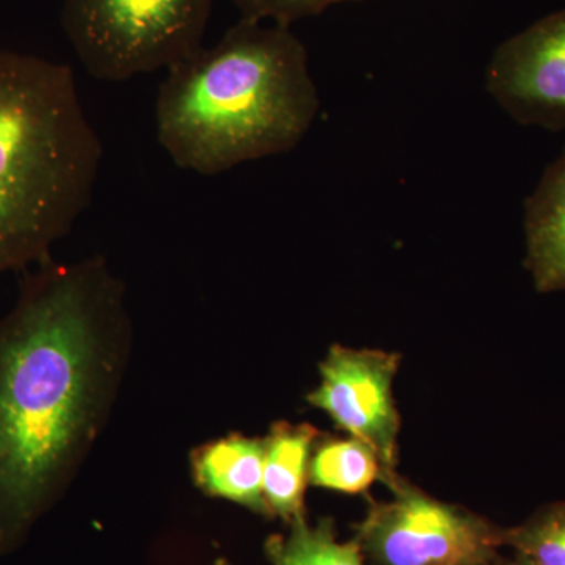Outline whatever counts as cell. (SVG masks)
Listing matches in <instances>:
<instances>
[{
	"mask_svg": "<svg viewBox=\"0 0 565 565\" xmlns=\"http://www.w3.org/2000/svg\"><path fill=\"white\" fill-rule=\"evenodd\" d=\"M126 323L102 259L44 266L0 319V546L61 489L98 415L104 351Z\"/></svg>",
	"mask_w": 565,
	"mask_h": 565,
	"instance_id": "1",
	"label": "cell"
},
{
	"mask_svg": "<svg viewBox=\"0 0 565 565\" xmlns=\"http://www.w3.org/2000/svg\"><path fill=\"white\" fill-rule=\"evenodd\" d=\"M308 52L288 25L244 20L167 70L156 132L185 172L217 177L294 150L318 117Z\"/></svg>",
	"mask_w": 565,
	"mask_h": 565,
	"instance_id": "2",
	"label": "cell"
},
{
	"mask_svg": "<svg viewBox=\"0 0 565 565\" xmlns=\"http://www.w3.org/2000/svg\"><path fill=\"white\" fill-rule=\"evenodd\" d=\"M104 147L73 70L0 52V274L44 262L88 210Z\"/></svg>",
	"mask_w": 565,
	"mask_h": 565,
	"instance_id": "3",
	"label": "cell"
},
{
	"mask_svg": "<svg viewBox=\"0 0 565 565\" xmlns=\"http://www.w3.org/2000/svg\"><path fill=\"white\" fill-rule=\"evenodd\" d=\"M214 0H63L62 25L95 79L169 70L200 47Z\"/></svg>",
	"mask_w": 565,
	"mask_h": 565,
	"instance_id": "4",
	"label": "cell"
},
{
	"mask_svg": "<svg viewBox=\"0 0 565 565\" xmlns=\"http://www.w3.org/2000/svg\"><path fill=\"white\" fill-rule=\"evenodd\" d=\"M392 497L374 501L355 527L371 565H481L500 559L504 527L405 481L385 479Z\"/></svg>",
	"mask_w": 565,
	"mask_h": 565,
	"instance_id": "5",
	"label": "cell"
},
{
	"mask_svg": "<svg viewBox=\"0 0 565 565\" xmlns=\"http://www.w3.org/2000/svg\"><path fill=\"white\" fill-rule=\"evenodd\" d=\"M401 359L381 349L333 344L319 364L321 381L307 397L349 437L373 449L382 482L397 473L401 416L393 390Z\"/></svg>",
	"mask_w": 565,
	"mask_h": 565,
	"instance_id": "6",
	"label": "cell"
},
{
	"mask_svg": "<svg viewBox=\"0 0 565 565\" xmlns=\"http://www.w3.org/2000/svg\"><path fill=\"white\" fill-rule=\"evenodd\" d=\"M486 84L520 125L565 131V9L500 44Z\"/></svg>",
	"mask_w": 565,
	"mask_h": 565,
	"instance_id": "7",
	"label": "cell"
},
{
	"mask_svg": "<svg viewBox=\"0 0 565 565\" xmlns=\"http://www.w3.org/2000/svg\"><path fill=\"white\" fill-rule=\"evenodd\" d=\"M525 266L535 291L565 289V148L525 203Z\"/></svg>",
	"mask_w": 565,
	"mask_h": 565,
	"instance_id": "8",
	"label": "cell"
},
{
	"mask_svg": "<svg viewBox=\"0 0 565 565\" xmlns=\"http://www.w3.org/2000/svg\"><path fill=\"white\" fill-rule=\"evenodd\" d=\"M264 460L266 440L234 435L203 448L193 468L204 492L270 516L263 493Z\"/></svg>",
	"mask_w": 565,
	"mask_h": 565,
	"instance_id": "9",
	"label": "cell"
},
{
	"mask_svg": "<svg viewBox=\"0 0 565 565\" xmlns=\"http://www.w3.org/2000/svg\"><path fill=\"white\" fill-rule=\"evenodd\" d=\"M318 430L308 424H277L266 440L263 493L270 516L291 523L305 519L311 451Z\"/></svg>",
	"mask_w": 565,
	"mask_h": 565,
	"instance_id": "10",
	"label": "cell"
},
{
	"mask_svg": "<svg viewBox=\"0 0 565 565\" xmlns=\"http://www.w3.org/2000/svg\"><path fill=\"white\" fill-rule=\"evenodd\" d=\"M264 550L273 565H366L359 541H341L332 519L297 520L288 534L270 535Z\"/></svg>",
	"mask_w": 565,
	"mask_h": 565,
	"instance_id": "11",
	"label": "cell"
},
{
	"mask_svg": "<svg viewBox=\"0 0 565 565\" xmlns=\"http://www.w3.org/2000/svg\"><path fill=\"white\" fill-rule=\"evenodd\" d=\"M382 479L373 449L356 438L323 441L311 457L310 484L333 492L359 494Z\"/></svg>",
	"mask_w": 565,
	"mask_h": 565,
	"instance_id": "12",
	"label": "cell"
},
{
	"mask_svg": "<svg viewBox=\"0 0 565 565\" xmlns=\"http://www.w3.org/2000/svg\"><path fill=\"white\" fill-rule=\"evenodd\" d=\"M504 548L541 565H565V501L542 505L519 525L504 527Z\"/></svg>",
	"mask_w": 565,
	"mask_h": 565,
	"instance_id": "13",
	"label": "cell"
},
{
	"mask_svg": "<svg viewBox=\"0 0 565 565\" xmlns=\"http://www.w3.org/2000/svg\"><path fill=\"white\" fill-rule=\"evenodd\" d=\"M241 17L252 21H274V24L291 25L303 18L316 17L337 3L359 0H232Z\"/></svg>",
	"mask_w": 565,
	"mask_h": 565,
	"instance_id": "14",
	"label": "cell"
},
{
	"mask_svg": "<svg viewBox=\"0 0 565 565\" xmlns=\"http://www.w3.org/2000/svg\"><path fill=\"white\" fill-rule=\"evenodd\" d=\"M504 565H541L525 555L512 552L511 557H504Z\"/></svg>",
	"mask_w": 565,
	"mask_h": 565,
	"instance_id": "15",
	"label": "cell"
},
{
	"mask_svg": "<svg viewBox=\"0 0 565 565\" xmlns=\"http://www.w3.org/2000/svg\"><path fill=\"white\" fill-rule=\"evenodd\" d=\"M481 565H504V556H501L500 559L493 561V563L481 564Z\"/></svg>",
	"mask_w": 565,
	"mask_h": 565,
	"instance_id": "16",
	"label": "cell"
},
{
	"mask_svg": "<svg viewBox=\"0 0 565 565\" xmlns=\"http://www.w3.org/2000/svg\"><path fill=\"white\" fill-rule=\"evenodd\" d=\"M218 565H225V564H223V561H222V563H218Z\"/></svg>",
	"mask_w": 565,
	"mask_h": 565,
	"instance_id": "17",
	"label": "cell"
},
{
	"mask_svg": "<svg viewBox=\"0 0 565 565\" xmlns=\"http://www.w3.org/2000/svg\"><path fill=\"white\" fill-rule=\"evenodd\" d=\"M223 564H225V565H230V564H226V563H223Z\"/></svg>",
	"mask_w": 565,
	"mask_h": 565,
	"instance_id": "18",
	"label": "cell"
}]
</instances>
